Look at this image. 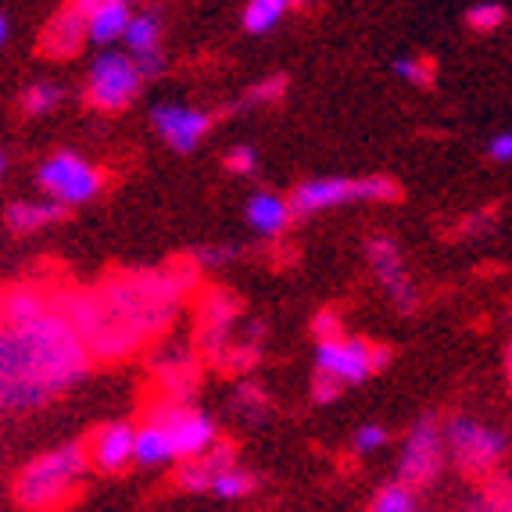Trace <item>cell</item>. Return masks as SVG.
<instances>
[{
  "instance_id": "1",
  "label": "cell",
  "mask_w": 512,
  "mask_h": 512,
  "mask_svg": "<svg viewBox=\"0 0 512 512\" xmlns=\"http://www.w3.org/2000/svg\"><path fill=\"white\" fill-rule=\"evenodd\" d=\"M86 373L69 319L40 316L11 333H0V402L33 405L69 387Z\"/></svg>"
},
{
  "instance_id": "2",
  "label": "cell",
  "mask_w": 512,
  "mask_h": 512,
  "mask_svg": "<svg viewBox=\"0 0 512 512\" xmlns=\"http://www.w3.org/2000/svg\"><path fill=\"white\" fill-rule=\"evenodd\" d=\"M86 466H90V459H86L83 444H65V448L40 455L36 462H29V470L18 480V502L36 505V509L65 502L86 473Z\"/></svg>"
},
{
  "instance_id": "3",
  "label": "cell",
  "mask_w": 512,
  "mask_h": 512,
  "mask_svg": "<svg viewBox=\"0 0 512 512\" xmlns=\"http://www.w3.org/2000/svg\"><path fill=\"white\" fill-rule=\"evenodd\" d=\"M402 187L391 176H362V180H348V176H330V180H308L294 190L291 212L298 215H316L323 208L348 205V201H398Z\"/></svg>"
},
{
  "instance_id": "4",
  "label": "cell",
  "mask_w": 512,
  "mask_h": 512,
  "mask_svg": "<svg viewBox=\"0 0 512 512\" xmlns=\"http://www.w3.org/2000/svg\"><path fill=\"white\" fill-rule=\"evenodd\" d=\"M140 86L144 76L137 61L122 51H104L86 72V104H94L97 111H122L137 101Z\"/></svg>"
},
{
  "instance_id": "5",
  "label": "cell",
  "mask_w": 512,
  "mask_h": 512,
  "mask_svg": "<svg viewBox=\"0 0 512 512\" xmlns=\"http://www.w3.org/2000/svg\"><path fill=\"white\" fill-rule=\"evenodd\" d=\"M36 180H40L43 194L51 197V201H58V205H65V208L94 201V197L101 194V187H104L101 169H97V165H90L86 158H79L76 151L51 154V158L40 165Z\"/></svg>"
},
{
  "instance_id": "6",
  "label": "cell",
  "mask_w": 512,
  "mask_h": 512,
  "mask_svg": "<svg viewBox=\"0 0 512 512\" xmlns=\"http://www.w3.org/2000/svg\"><path fill=\"white\" fill-rule=\"evenodd\" d=\"M444 448L466 473H491L505 459V434L477 419H452L444 430Z\"/></svg>"
},
{
  "instance_id": "7",
  "label": "cell",
  "mask_w": 512,
  "mask_h": 512,
  "mask_svg": "<svg viewBox=\"0 0 512 512\" xmlns=\"http://www.w3.org/2000/svg\"><path fill=\"white\" fill-rule=\"evenodd\" d=\"M387 359H391V351L387 348H373L369 341H359V337H323L316 348V366L323 373L337 376L344 387L348 384H362L369 373L376 369H384Z\"/></svg>"
},
{
  "instance_id": "8",
  "label": "cell",
  "mask_w": 512,
  "mask_h": 512,
  "mask_svg": "<svg viewBox=\"0 0 512 512\" xmlns=\"http://www.w3.org/2000/svg\"><path fill=\"white\" fill-rule=\"evenodd\" d=\"M444 466V430L437 427L434 416H423L412 427L402 452V480L412 487H423L441 473Z\"/></svg>"
},
{
  "instance_id": "9",
  "label": "cell",
  "mask_w": 512,
  "mask_h": 512,
  "mask_svg": "<svg viewBox=\"0 0 512 512\" xmlns=\"http://www.w3.org/2000/svg\"><path fill=\"white\" fill-rule=\"evenodd\" d=\"M165 430H169L172 459H201L215 441V423L208 416L183 405H162L158 412H151Z\"/></svg>"
},
{
  "instance_id": "10",
  "label": "cell",
  "mask_w": 512,
  "mask_h": 512,
  "mask_svg": "<svg viewBox=\"0 0 512 512\" xmlns=\"http://www.w3.org/2000/svg\"><path fill=\"white\" fill-rule=\"evenodd\" d=\"M151 126L176 154H190L208 137L212 115H208V111L187 108V104H158V108L151 111Z\"/></svg>"
},
{
  "instance_id": "11",
  "label": "cell",
  "mask_w": 512,
  "mask_h": 512,
  "mask_svg": "<svg viewBox=\"0 0 512 512\" xmlns=\"http://www.w3.org/2000/svg\"><path fill=\"white\" fill-rule=\"evenodd\" d=\"M366 255H369V265H373V273L380 276V283L387 287L391 301L398 305V312H412V308H416V287H412L409 273H405L398 244L387 237H376Z\"/></svg>"
},
{
  "instance_id": "12",
  "label": "cell",
  "mask_w": 512,
  "mask_h": 512,
  "mask_svg": "<svg viewBox=\"0 0 512 512\" xmlns=\"http://www.w3.org/2000/svg\"><path fill=\"white\" fill-rule=\"evenodd\" d=\"M126 43V54L137 61L140 76H158L165 65L162 58V26H158V18L154 15H129L126 29L119 36Z\"/></svg>"
},
{
  "instance_id": "13",
  "label": "cell",
  "mask_w": 512,
  "mask_h": 512,
  "mask_svg": "<svg viewBox=\"0 0 512 512\" xmlns=\"http://www.w3.org/2000/svg\"><path fill=\"white\" fill-rule=\"evenodd\" d=\"M90 466L101 473H119L133 462V427L129 423H111V427H101L94 434V444L86 452Z\"/></svg>"
},
{
  "instance_id": "14",
  "label": "cell",
  "mask_w": 512,
  "mask_h": 512,
  "mask_svg": "<svg viewBox=\"0 0 512 512\" xmlns=\"http://www.w3.org/2000/svg\"><path fill=\"white\" fill-rule=\"evenodd\" d=\"M83 43H86L83 11H76L69 4V8L51 18V26L43 33V54H51V58H72V54H79Z\"/></svg>"
},
{
  "instance_id": "15",
  "label": "cell",
  "mask_w": 512,
  "mask_h": 512,
  "mask_svg": "<svg viewBox=\"0 0 512 512\" xmlns=\"http://www.w3.org/2000/svg\"><path fill=\"white\" fill-rule=\"evenodd\" d=\"M129 15H133V11H129V0H94V8L83 15L86 40L101 43V47L115 43L122 36V29H126Z\"/></svg>"
},
{
  "instance_id": "16",
  "label": "cell",
  "mask_w": 512,
  "mask_h": 512,
  "mask_svg": "<svg viewBox=\"0 0 512 512\" xmlns=\"http://www.w3.org/2000/svg\"><path fill=\"white\" fill-rule=\"evenodd\" d=\"M244 215H248L251 230L262 233V237H276V233L287 230V222H291V201L280 194H273V190H258V194L248 197V208H244Z\"/></svg>"
},
{
  "instance_id": "17",
  "label": "cell",
  "mask_w": 512,
  "mask_h": 512,
  "mask_svg": "<svg viewBox=\"0 0 512 512\" xmlns=\"http://www.w3.org/2000/svg\"><path fill=\"white\" fill-rule=\"evenodd\" d=\"M133 462H140V466H165V462H172L169 430L154 416H147L144 427L133 430Z\"/></svg>"
},
{
  "instance_id": "18",
  "label": "cell",
  "mask_w": 512,
  "mask_h": 512,
  "mask_svg": "<svg viewBox=\"0 0 512 512\" xmlns=\"http://www.w3.org/2000/svg\"><path fill=\"white\" fill-rule=\"evenodd\" d=\"M65 212H69V208L58 205V201H18V205L8 208V226L15 233H33V230H43V226H51V222H58Z\"/></svg>"
},
{
  "instance_id": "19",
  "label": "cell",
  "mask_w": 512,
  "mask_h": 512,
  "mask_svg": "<svg viewBox=\"0 0 512 512\" xmlns=\"http://www.w3.org/2000/svg\"><path fill=\"white\" fill-rule=\"evenodd\" d=\"M258 487V480L251 477L248 470H240L237 462L222 466V470H212V480H208V491L222 502H237V498H248Z\"/></svg>"
},
{
  "instance_id": "20",
  "label": "cell",
  "mask_w": 512,
  "mask_h": 512,
  "mask_svg": "<svg viewBox=\"0 0 512 512\" xmlns=\"http://www.w3.org/2000/svg\"><path fill=\"white\" fill-rule=\"evenodd\" d=\"M291 8H294L291 0H248V8H244V29L255 36L273 33Z\"/></svg>"
},
{
  "instance_id": "21",
  "label": "cell",
  "mask_w": 512,
  "mask_h": 512,
  "mask_svg": "<svg viewBox=\"0 0 512 512\" xmlns=\"http://www.w3.org/2000/svg\"><path fill=\"white\" fill-rule=\"evenodd\" d=\"M373 512H416L419 509V498H416V487L405 484V480H394V484L380 487L376 498L369 502Z\"/></svg>"
},
{
  "instance_id": "22",
  "label": "cell",
  "mask_w": 512,
  "mask_h": 512,
  "mask_svg": "<svg viewBox=\"0 0 512 512\" xmlns=\"http://www.w3.org/2000/svg\"><path fill=\"white\" fill-rule=\"evenodd\" d=\"M58 104H61V90L54 83H33V86H26V94H22V111L33 115V119L51 115Z\"/></svg>"
},
{
  "instance_id": "23",
  "label": "cell",
  "mask_w": 512,
  "mask_h": 512,
  "mask_svg": "<svg viewBox=\"0 0 512 512\" xmlns=\"http://www.w3.org/2000/svg\"><path fill=\"white\" fill-rule=\"evenodd\" d=\"M466 26H470L473 33H495V29L505 26V8L495 4V0H480V4H473V8L466 11Z\"/></svg>"
},
{
  "instance_id": "24",
  "label": "cell",
  "mask_w": 512,
  "mask_h": 512,
  "mask_svg": "<svg viewBox=\"0 0 512 512\" xmlns=\"http://www.w3.org/2000/svg\"><path fill=\"white\" fill-rule=\"evenodd\" d=\"M4 316H8V323L26 326V323H33V319L43 316V305H40V298H36V294H26V291L11 294L8 305H4Z\"/></svg>"
},
{
  "instance_id": "25",
  "label": "cell",
  "mask_w": 512,
  "mask_h": 512,
  "mask_svg": "<svg viewBox=\"0 0 512 512\" xmlns=\"http://www.w3.org/2000/svg\"><path fill=\"white\" fill-rule=\"evenodd\" d=\"M187 466H180V477H176V484L187 491V495H208V480H212V470H208L205 462L197 459H183Z\"/></svg>"
},
{
  "instance_id": "26",
  "label": "cell",
  "mask_w": 512,
  "mask_h": 512,
  "mask_svg": "<svg viewBox=\"0 0 512 512\" xmlns=\"http://www.w3.org/2000/svg\"><path fill=\"white\" fill-rule=\"evenodd\" d=\"M394 72L412 86L434 83V61H427V58H398L394 61Z\"/></svg>"
},
{
  "instance_id": "27",
  "label": "cell",
  "mask_w": 512,
  "mask_h": 512,
  "mask_svg": "<svg viewBox=\"0 0 512 512\" xmlns=\"http://www.w3.org/2000/svg\"><path fill=\"white\" fill-rule=\"evenodd\" d=\"M287 94V76H269L262 83H255L248 90V104H265V101H280Z\"/></svg>"
},
{
  "instance_id": "28",
  "label": "cell",
  "mask_w": 512,
  "mask_h": 512,
  "mask_svg": "<svg viewBox=\"0 0 512 512\" xmlns=\"http://www.w3.org/2000/svg\"><path fill=\"white\" fill-rule=\"evenodd\" d=\"M351 444H355V452H362V455L380 452V448L387 444V430H384V427H376V423H366V427L355 430Z\"/></svg>"
},
{
  "instance_id": "29",
  "label": "cell",
  "mask_w": 512,
  "mask_h": 512,
  "mask_svg": "<svg viewBox=\"0 0 512 512\" xmlns=\"http://www.w3.org/2000/svg\"><path fill=\"white\" fill-rule=\"evenodd\" d=\"M226 169H230L233 176H255L258 154L251 151V147H233V151L226 154Z\"/></svg>"
},
{
  "instance_id": "30",
  "label": "cell",
  "mask_w": 512,
  "mask_h": 512,
  "mask_svg": "<svg viewBox=\"0 0 512 512\" xmlns=\"http://www.w3.org/2000/svg\"><path fill=\"white\" fill-rule=\"evenodd\" d=\"M341 391H344L341 380L319 369V373H316V384H312V398H316L319 405H330V402H337V398H341Z\"/></svg>"
},
{
  "instance_id": "31",
  "label": "cell",
  "mask_w": 512,
  "mask_h": 512,
  "mask_svg": "<svg viewBox=\"0 0 512 512\" xmlns=\"http://www.w3.org/2000/svg\"><path fill=\"white\" fill-rule=\"evenodd\" d=\"M237 258V248H201L194 255L197 265H205V269H219V265L233 262Z\"/></svg>"
},
{
  "instance_id": "32",
  "label": "cell",
  "mask_w": 512,
  "mask_h": 512,
  "mask_svg": "<svg viewBox=\"0 0 512 512\" xmlns=\"http://www.w3.org/2000/svg\"><path fill=\"white\" fill-rule=\"evenodd\" d=\"M312 330H316L319 341H323V337H337V333H344V330H341V316H337V312H330V308H326V312H319V316H316V323H312Z\"/></svg>"
},
{
  "instance_id": "33",
  "label": "cell",
  "mask_w": 512,
  "mask_h": 512,
  "mask_svg": "<svg viewBox=\"0 0 512 512\" xmlns=\"http://www.w3.org/2000/svg\"><path fill=\"white\" fill-rule=\"evenodd\" d=\"M487 154H491V162H509V158H512V133H509V129H502V133H495V137H491Z\"/></svg>"
},
{
  "instance_id": "34",
  "label": "cell",
  "mask_w": 512,
  "mask_h": 512,
  "mask_svg": "<svg viewBox=\"0 0 512 512\" xmlns=\"http://www.w3.org/2000/svg\"><path fill=\"white\" fill-rule=\"evenodd\" d=\"M4 43H8V18L0 15V47H4Z\"/></svg>"
},
{
  "instance_id": "35",
  "label": "cell",
  "mask_w": 512,
  "mask_h": 512,
  "mask_svg": "<svg viewBox=\"0 0 512 512\" xmlns=\"http://www.w3.org/2000/svg\"><path fill=\"white\" fill-rule=\"evenodd\" d=\"M291 4H298V8H308V4H316V0H291Z\"/></svg>"
},
{
  "instance_id": "36",
  "label": "cell",
  "mask_w": 512,
  "mask_h": 512,
  "mask_svg": "<svg viewBox=\"0 0 512 512\" xmlns=\"http://www.w3.org/2000/svg\"><path fill=\"white\" fill-rule=\"evenodd\" d=\"M4 172H8V162H4V154H0V176H4Z\"/></svg>"
},
{
  "instance_id": "37",
  "label": "cell",
  "mask_w": 512,
  "mask_h": 512,
  "mask_svg": "<svg viewBox=\"0 0 512 512\" xmlns=\"http://www.w3.org/2000/svg\"><path fill=\"white\" fill-rule=\"evenodd\" d=\"M129 4H133V0H129Z\"/></svg>"
}]
</instances>
